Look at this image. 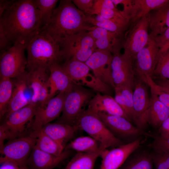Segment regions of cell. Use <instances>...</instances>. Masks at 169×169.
I'll return each instance as SVG.
<instances>
[{
    "instance_id": "cell-1",
    "label": "cell",
    "mask_w": 169,
    "mask_h": 169,
    "mask_svg": "<svg viewBox=\"0 0 169 169\" xmlns=\"http://www.w3.org/2000/svg\"><path fill=\"white\" fill-rule=\"evenodd\" d=\"M41 19L34 0H16L0 17V29L13 45H27L40 32Z\"/></svg>"
},
{
    "instance_id": "cell-2",
    "label": "cell",
    "mask_w": 169,
    "mask_h": 169,
    "mask_svg": "<svg viewBox=\"0 0 169 169\" xmlns=\"http://www.w3.org/2000/svg\"><path fill=\"white\" fill-rule=\"evenodd\" d=\"M92 26L87 22L86 14L77 8L72 0H62L54 10L50 22L42 27L41 30L60 44L67 37L88 31Z\"/></svg>"
},
{
    "instance_id": "cell-3",
    "label": "cell",
    "mask_w": 169,
    "mask_h": 169,
    "mask_svg": "<svg viewBox=\"0 0 169 169\" xmlns=\"http://www.w3.org/2000/svg\"><path fill=\"white\" fill-rule=\"evenodd\" d=\"M27 68L28 71L39 68L49 69L63 60L60 45L50 35L41 31L28 44Z\"/></svg>"
},
{
    "instance_id": "cell-4",
    "label": "cell",
    "mask_w": 169,
    "mask_h": 169,
    "mask_svg": "<svg viewBox=\"0 0 169 169\" xmlns=\"http://www.w3.org/2000/svg\"><path fill=\"white\" fill-rule=\"evenodd\" d=\"M74 126L78 130L85 131L96 141L102 151L125 144L112 133L97 114L88 109L81 115Z\"/></svg>"
},
{
    "instance_id": "cell-5",
    "label": "cell",
    "mask_w": 169,
    "mask_h": 169,
    "mask_svg": "<svg viewBox=\"0 0 169 169\" xmlns=\"http://www.w3.org/2000/svg\"><path fill=\"white\" fill-rule=\"evenodd\" d=\"M93 90L73 83L66 92L62 114L57 123L75 126L95 95Z\"/></svg>"
},
{
    "instance_id": "cell-6",
    "label": "cell",
    "mask_w": 169,
    "mask_h": 169,
    "mask_svg": "<svg viewBox=\"0 0 169 169\" xmlns=\"http://www.w3.org/2000/svg\"><path fill=\"white\" fill-rule=\"evenodd\" d=\"M60 45L65 60L72 59L85 63L97 49L94 40L87 31L67 37Z\"/></svg>"
},
{
    "instance_id": "cell-7",
    "label": "cell",
    "mask_w": 169,
    "mask_h": 169,
    "mask_svg": "<svg viewBox=\"0 0 169 169\" xmlns=\"http://www.w3.org/2000/svg\"><path fill=\"white\" fill-rule=\"evenodd\" d=\"M72 82L78 85L86 86L93 90L108 94L111 88L104 84L90 73L91 69L85 63L68 59L60 64Z\"/></svg>"
},
{
    "instance_id": "cell-8",
    "label": "cell",
    "mask_w": 169,
    "mask_h": 169,
    "mask_svg": "<svg viewBox=\"0 0 169 169\" xmlns=\"http://www.w3.org/2000/svg\"><path fill=\"white\" fill-rule=\"evenodd\" d=\"M36 141V138L30 135L11 140L0 150V153L3 155L0 158V163L10 161L17 164L19 167L26 166Z\"/></svg>"
},
{
    "instance_id": "cell-9",
    "label": "cell",
    "mask_w": 169,
    "mask_h": 169,
    "mask_svg": "<svg viewBox=\"0 0 169 169\" xmlns=\"http://www.w3.org/2000/svg\"><path fill=\"white\" fill-rule=\"evenodd\" d=\"M27 47L15 44L0 55V77L15 78L26 72L27 60L24 52Z\"/></svg>"
},
{
    "instance_id": "cell-10",
    "label": "cell",
    "mask_w": 169,
    "mask_h": 169,
    "mask_svg": "<svg viewBox=\"0 0 169 169\" xmlns=\"http://www.w3.org/2000/svg\"><path fill=\"white\" fill-rule=\"evenodd\" d=\"M149 13L140 19L129 31L124 40V54L134 61L137 54L147 44L150 38Z\"/></svg>"
},
{
    "instance_id": "cell-11",
    "label": "cell",
    "mask_w": 169,
    "mask_h": 169,
    "mask_svg": "<svg viewBox=\"0 0 169 169\" xmlns=\"http://www.w3.org/2000/svg\"><path fill=\"white\" fill-rule=\"evenodd\" d=\"M66 92H61L52 98L44 106H37L31 125V136H33L46 124L58 118L62 112Z\"/></svg>"
},
{
    "instance_id": "cell-12",
    "label": "cell",
    "mask_w": 169,
    "mask_h": 169,
    "mask_svg": "<svg viewBox=\"0 0 169 169\" xmlns=\"http://www.w3.org/2000/svg\"><path fill=\"white\" fill-rule=\"evenodd\" d=\"M159 54V50L155 41L150 37L147 43L137 54L133 62L135 73L137 77L142 80L147 76L152 77Z\"/></svg>"
},
{
    "instance_id": "cell-13",
    "label": "cell",
    "mask_w": 169,
    "mask_h": 169,
    "mask_svg": "<svg viewBox=\"0 0 169 169\" xmlns=\"http://www.w3.org/2000/svg\"><path fill=\"white\" fill-rule=\"evenodd\" d=\"M113 54L105 50L97 49L85 63L100 82L114 89L112 77L111 63Z\"/></svg>"
},
{
    "instance_id": "cell-14",
    "label": "cell",
    "mask_w": 169,
    "mask_h": 169,
    "mask_svg": "<svg viewBox=\"0 0 169 169\" xmlns=\"http://www.w3.org/2000/svg\"><path fill=\"white\" fill-rule=\"evenodd\" d=\"M112 54V74L115 87L126 86L133 89L135 79L133 61L125 54H121L120 50Z\"/></svg>"
},
{
    "instance_id": "cell-15",
    "label": "cell",
    "mask_w": 169,
    "mask_h": 169,
    "mask_svg": "<svg viewBox=\"0 0 169 169\" xmlns=\"http://www.w3.org/2000/svg\"><path fill=\"white\" fill-rule=\"evenodd\" d=\"M146 84L139 77L135 78L132 120L137 127L143 130L147 124L146 115L150 102Z\"/></svg>"
},
{
    "instance_id": "cell-16",
    "label": "cell",
    "mask_w": 169,
    "mask_h": 169,
    "mask_svg": "<svg viewBox=\"0 0 169 169\" xmlns=\"http://www.w3.org/2000/svg\"><path fill=\"white\" fill-rule=\"evenodd\" d=\"M49 69L39 68L27 72L28 86L33 92L30 101L38 106L46 104L49 94Z\"/></svg>"
},
{
    "instance_id": "cell-17",
    "label": "cell",
    "mask_w": 169,
    "mask_h": 169,
    "mask_svg": "<svg viewBox=\"0 0 169 169\" xmlns=\"http://www.w3.org/2000/svg\"><path fill=\"white\" fill-rule=\"evenodd\" d=\"M97 114L112 133L121 140V138L138 137L141 136H151V135L133 125L123 117L105 113Z\"/></svg>"
},
{
    "instance_id": "cell-18",
    "label": "cell",
    "mask_w": 169,
    "mask_h": 169,
    "mask_svg": "<svg viewBox=\"0 0 169 169\" xmlns=\"http://www.w3.org/2000/svg\"><path fill=\"white\" fill-rule=\"evenodd\" d=\"M142 142L138 138L111 150L102 151L100 169H118L128 157L140 147Z\"/></svg>"
},
{
    "instance_id": "cell-19",
    "label": "cell",
    "mask_w": 169,
    "mask_h": 169,
    "mask_svg": "<svg viewBox=\"0 0 169 169\" xmlns=\"http://www.w3.org/2000/svg\"><path fill=\"white\" fill-rule=\"evenodd\" d=\"M38 105L30 103L6 117L4 124L10 134V140L23 136L28 123L34 117Z\"/></svg>"
},
{
    "instance_id": "cell-20",
    "label": "cell",
    "mask_w": 169,
    "mask_h": 169,
    "mask_svg": "<svg viewBox=\"0 0 169 169\" xmlns=\"http://www.w3.org/2000/svg\"><path fill=\"white\" fill-rule=\"evenodd\" d=\"M88 32L94 40L97 49L108 51L113 54L123 47V36L115 33L94 26Z\"/></svg>"
},
{
    "instance_id": "cell-21",
    "label": "cell",
    "mask_w": 169,
    "mask_h": 169,
    "mask_svg": "<svg viewBox=\"0 0 169 169\" xmlns=\"http://www.w3.org/2000/svg\"><path fill=\"white\" fill-rule=\"evenodd\" d=\"M70 150L65 149L61 155L55 156L44 152L35 146L27 161L32 169H53L70 155Z\"/></svg>"
},
{
    "instance_id": "cell-22",
    "label": "cell",
    "mask_w": 169,
    "mask_h": 169,
    "mask_svg": "<svg viewBox=\"0 0 169 169\" xmlns=\"http://www.w3.org/2000/svg\"><path fill=\"white\" fill-rule=\"evenodd\" d=\"M88 109L96 114L105 113L121 116L131 121L114 98L108 94L102 95L97 92L89 103Z\"/></svg>"
},
{
    "instance_id": "cell-23",
    "label": "cell",
    "mask_w": 169,
    "mask_h": 169,
    "mask_svg": "<svg viewBox=\"0 0 169 169\" xmlns=\"http://www.w3.org/2000/svg\"><path fill=\"white\" fill-rule=\"evenodd\" d=\"M49 94L46 104L56 94L68 91L73 83L62 69L60 64H52L49 67Z\"/></svg>"
},
{
    "instance_id": "cell-24",
    "label": "cell",
    "mask_w": 169,
    "mask_h": 169,
    "mask_svg": "<svg viewBox=\"0 0 169 169\" xmlns=\"http://www.w3.org/2000/svg\"><path fill=\"white\" fill-rule=\"evenodd\" d=\"M149 16V36L153 38L169 28V3L152 10Z\"/></svg>"
},
{
    "instance_id": "cell-25",
    "label": "cell",
    "mask_w": 169,
    "mask_h": 169,
    "mask_svg": "<svg viewBox=\"0 0 169 169\" xmlns=\"http://www.w3.org/2000/svg\"><path fill=\"white\" fill-rule=\"evenodd\" d=\"M27 73L26 71L15 78L13 92L8 105L6 117L12 113L24 107L30 103L25 95L26 88L28 86Z\"/></svg>"
},
{
    "instance_id": "cell-26",
    "label": "cell",
    "mask_w": 169,
    "mask_h": 169,
    "mask_svg": "<svg viewBox=\"0 0 169 169\" xmlns=\"http://www.w3.org/2000/svg\"><path fill=\"white\" fill-rule=\"evenodd\" d=\"M150 89V102L146 114V121L153 127L159 128L169 117V110L160 101L155 92Z\"/></svg>"
},
{
    "instance_id": "cell-27",
    "label": "cell",
    "mask_w": 169,
    "mask_h": 169,
    "mask_svg": "<svg viewBox=\"0 0 169 169\" xmlns=\"http://www.w3.org/2000/svg\"><path fill=\"white\" fill-rule=\"evenodd\" d=\"M86 14V21L89 24L104 28L121 36L129 26L130 20L125 18L108 19L100 15Z\"/></svg>"
},
{
    "instance_id": "cell-28",
    "label": "cell",
    "mask_w": 169,
    "mask_h": 169,
    "mask_svg": "<svg viewBox=\"0 0 169 169\" xmlns=\"http://www.w3.org/2000/svg\"><path fill=\"white\" fill-rule=\"evenodd\" d=\"M44 133L64 147L78 130L74 126L58 123H49L41 130Z\"/></svg>"
},
{
    "instance_id": "cell-29",
    "label": "cell",
    "mask_w": 169,
    "mask_h": 169,
    "mask_svg": "<svg viewBox=\"0 0 169 169\" xmlns=\"http://www.w3.org/2000/svg\"><path fill=\"white\" fill-rule=\"evenodd\" d=\"M169 3V0H132L129 31L151 11Z\"/></svg>"
},
{
    "instance_id": "cell-30",
    "label": "cell",
    "mask_w": 169,
    "mask_h": 169,
    "mask_svg": "<svg viewBox=\"0 0 169 169\" xmlns=\"http://www.w3.org/2000/svg\"><path fill=\"white\" fill-rule=\"evenodd\" d=\"M131 153L118 169H153V163L151 153L146 151Z\"/></svg>"
},
{
    "instance_id": "cell-31",
    "label": "cell",
    "mask_w": 169,
    "mask_h": 169,
    "mask_svg": "<svg viewBox=\"0 0 169 169\" xmlns=\"http://www.w3.org/2000/svg\"><path fill=\"white\" fill-rule=\"evenodd\" d=\"M114 99L130 120L133 116V89L126 86H115Z\"/></svg>"
},
{
    "instance_id": "cell-32",
    "label": "cell",
    "mask_w": 169,
    "mask_h": 169,
    "mask_svg": "<svg viewBox=\"0 0 169 169\" xmlns=\"http://www.w3.org/2000/svg\"><path fill=\"white\" fill-rule=\"evenodd\" d=\"M102 151L91 153L78 152L64 169H94L96 160Z\"/></svg>"
},
{
    "instance_id": "cell-33",
    "label": "cell",
    "mask_w": 169,
    "mask_h": 169,
    "mask_svg": "<svg viewBox=\"0 0 169 169\" xmlns=\"http://www.w3.org/2000/svg\"><path fill=\"white\" fill-rule=\"evenodd\" d=\"M65 149L73 150L78 152L95 153L101 151L99 143L90 136H81L70 141Z\"/></svg>"
},
{
    "instance_id": "cell-34",
    "label": "cell",
    "mask_w": 169,
    "mask_h": 169,
    "mask_svg": "<svg viewBox=\"0 0 169 169\" xmlns=\"http://www.w3.org/2000/svg\"><path fill=\"white\" fill-rule=\"evenodd\" d=\"M33 137L37 138L35 146L45 152L55 156H59L64 151V147L52 139L41 130Z\"/></svg>"
},
{
    "instance_id": "cell-35",
    "label": "cell",
    "mask_w": 169,
    "mask_h": 169,
    "mask_svg": "<svg viewBox=\"0 0 169 169\" xmlns=\"http://www.w3.org/2000/svg\"><path fill=\"white\" fill-rule=\"evenodd\" d=\"M11 79L0 77V117L1 119L7 113L13 89Z\"/></svg>"
},
{
    "instance_id": "cell-36",
    "label": "cell",
    "mask_w": 169,
    "mask_h": 169,
    "mask_svg": "<svg viewBox=\"0 0 169 169\" xmlns=\"http://www.w3.org/2000/svg\"><path fill=\"white\" fill-rule=\"evenodd\" d=\"M58 1L57 0H34L36 7L41 13V28L50 22Z\"/></svg>"
},
{
    "instance_id": "cell-37",
    "label": "cell",
    "mask_w": 169,
    "mask_h": 169,
    "mask_svg": "<svg viewBox=\"0 0 169 169\" xmlns=\"http://www.w3.org/2000/svg\"><path fill=\"white\" fill-rule=\"evenodd\" d=\"M155 76L157 78L169 79V49L159 53L153 76Z\"/></svg>"
},
{
    "instance_id": "cell-38",
    "label": "cell",
    "mask_w": 169,
    "mask_h": 169,
    "mask_svg": "<svg viewBox=\"0 0 169 169\" xmlns=\"http://www.w3.org/2000/svg\"><path fill=\"white\" fill-rule=\"evenodd\" d=\"M143 80L156 94L159 99L169 110V94L164 90L150 76H147Z\"/></svg>"
},
{
    "instance_id": "cell-39",
    "label": "cell",
    "mask_w": 169,
    "mask_h": 169,
    "mask_svg": "<svg viewBox=\"0 0 169 169\" xmlns=\"http://www.w3.org/2000/svg\"><path fill=\"white\" fill-rule=\"evenodd\" d=\"M153 140L147 146L154 151L162 152L169 154V137L163 138L159 135L153 136Z\"/></svg>"
},
{
    "instance_id": "cell-40",
    "label": "cell",
    "mask_w": 169,
    "mask_h": 169,
    "mask_svg": "<svg viewBox=\"0 0 169 169\" xmlns=\"http://www.w3.org/2000/svg\"><path fill=\"white\" fill-rule=\"evenodd\" d=\"M155 169H169V154L154 151L151 153Z\"/></svg>"
},
{
    "instance_id": "cell-41",
    "label": "cell",
    "mask_w": 169,
    "mask_h": 169,
    "mask_svg": "<svg viewBox=\"0 0 169 169\" xmlns=\"http://www.w3.org/2000/svg\"><path fill=\"white\" fill-rule=\"evenodd\" d=\"M159 50V53L169 49V28L162 34L152 38Z\"/></svg>"
},
{
    "instance_id": "cell-42",
    "label": "cell",
    "mask_w": 169,
    "mask_h": 169,
    "mask_svg": "<svg viewBox=\"0 0 169 169\" xmlns=\"http://www.w3.org/2000/svg\"><path fill=\"white\" fill-rule=\"evenodd\" d=\"M103 8L117 9L111 0H95L90 15H98L101 9Z\"/></svg>"
},
{
    "instance_id": "cell-43",
    "label": "cell",
    "mask_w": 169,
    "mask_h": 169,
    "mask_svg": "<svg viewBox=\"0 0 169 169\" xmlns=\"http://www.w3.org/2000/svg\"><path fill=\"white\" fill-rule=\"evenodd\" d=\"M115 7L118 5L122 6L121 13L125 18L129 20L131 12L132 4V0H111Z\"/></svg>"
},
{
    "instance_id": "cell-44",
    "label": "cell",
    "mask_w": 169,
    "mask_h": 169,
    "mask_svg": "<svg viewBox=\"0 0 169 169\" xmlns=\"http://www.w3.org/2000/svg\"><path fill=\"white\" fill-rule=\"evenodd\" d=\"M72 1L78 9L85 14L90 15L95 0H73Z\"/></svg>"
},
{
    "instance_id": "cell-45",
    "label": "cell",
    "mask_w": 169,
    "mask_h": 169,
    "mask_svg": "<svg viewBox=\"0 0 169 169\" xmlns=\"http://www.w3.org/2000/svg\"><path fill=\"white\" fill-rule=\"evenodd\" d=\"M98 15H100L105 18L108 19L125 18L118 9L103 8L101 9Z\"/></svg>"
},
{
    "instance_id": "cell-46",
    "label": "cell",
    "mask_w": 169,
    "mask_h": 169,
    "mask_svg": "<svg viewBox=\"0 0 169 169\" xmlns=\"http://www.w3.org/2000/svg\"><path fill=\"white\" fill-rule=\"evenodd\" d=\"M13 45L3 31L0 29V55L10 49Z\"/></svg>"
},
{
    "instance_id": "cell-47",
    "label": "cell",
    "mask_w": 169,
    "mask_h": 169,
    "mask_svg": "<svg viewBox=\"0 0 169 169\" xmlns=\"http://www.w3.org/2000/svg\"><path fill=\"white\" fill-rule=\"evenodd\" d=\"M11 135L10 131L6 125L3 124L0 126V150L4 146V142L6 139L10 140Z\"/></svg>"
},
{
    "instance_id": "cell-48",
    "label": "cell",
    "mask_w": 169,
    "mask_h": 169,
    "mask_svg": "<svg viewBox=\"0 0 169 169\" xmlns=\"http://www.w3.org/2000/svg\"><path fill=\"white\" fill-rule=\"evenodd\" d=\"M158 128L159 135L163 138L169 137V117L162 123Z\"/></svg>"
},
{
    "instance_id": "cell-49",
    "label": "cell",
    "mask_w": 169,
    "mask_h": 169,
    "mask_svg": "<svg viewBox=\"0 0 169 169\" xmlns=\"http://www.w3.org/2000/svg\"><path fill=\"white\" fill-rule=\"evenodd\" d=\"M16 0H0V17L6 10L10 8Z\"/></svg>"
},
{
    "instance_id": "cell-50",
    "label": "cell",
    "mask_w": 169,
    "mask_h": 169,
    "mask_svg": "<svg viewBox=\"0 0 169 169\" xmlns=\"http://www.w3.org/2000/svg\"><path fill=\"white\" fill-rule=\"evenodd\" d=\"M155 82L164 90L169 94V79H163L157 78V79Z\"/></svg>"
},
{
    "instance_id": "cell-51",
    "label": "cell",
    "mask_w": 169,
    "mask_h": 169,
    "mask_svg": "<svg viewBox=\"0 0 169 169\" xmlns=\"http://www.w3.org/2000/svg\"><path fill=\"white\" fill-rule=\"evenodd\" d=\"M0 169H18L19 166L17 164L10 161H6L1 163Z\"/></svg>"
},
{
    "instance_id": "cell-52",
    "label": "cell",
    "mask_w": 169,
    "mask_h": 169,
    "mask_svg": "<svg viewBox=\"0 0 169 169\" xmlns=\"http://www.w3.org/2000/svg\"><path fill=\"white\" fill-rule=\"evenodd\" d=\"M18 169H29L26 167V166H24L21 167H19Z\"/></svg>"
}]
</instances>
